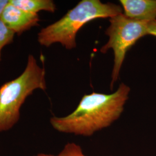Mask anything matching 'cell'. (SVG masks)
<instances>
[{"instance_id": "3957f363", "label": "cell", "mask_w": 156, "mask_h": 156, "mask_svg": "<svg viewBox=\"0 0 156 156\" xmlns=\"http://www.w3.org/2000/svg\"><path fill=\"white\" fill-rule=\"evenodd\" d=\"M46 89L45 69L30 55L22 73L0 87V132L10 129L18 122L21 106L34 91Z\"/></svg>"}, {"instance_id": "30bf717a", "label": "cell", "mask_w": 156, "mask_h": 156, "mask_svg": "<svg viewBox=\"0 0 156 156\" xmlns=\"http://www.w3.org/2000/svg\"><path fill=\"white\" fill-rule=\"evenodd\" d=\"M148 35L156 37V20L149 22Z\"/></svg>"}, {"instance_id": "52a82bcc", "label": "cell", "mask_w": 156, "mask_h": 156, "mask_svg": "<svg viewBox=\"0 0 156 156\" xmlns=\"http://www.w3.org/2000/svg\"><path fill=\"white\" fill-rule=\"evenodd\" d=\"M10 3L24 11L38 14L41 11L54 13L56 6L51 0H11Z\"/></svg>"}, {"instance_id": "8992f818", "label": "cell", "mask_w": 156, "mask_h": 156, "mask_svg": "<svg viewBox=\"0 0 156 156\" xmlns=\"http://www.w3.org/2000/svg\"><path fill=\"white\" fill-rule=\"evenodd\" d=\"M123 14L129 19L151 22L156 20V0H120Z\"/></svg>"}, {"instance_id": "277c9868", "label": "cell", "mask_w": 156, "mask_h": 156, "mask_svg": "<svg viewBox=\"0 0 156 156\" xmlns=\"http://www.w3.org/2000/svg\"><path fill=\"white\" fill-rule=\"evenodd\" d=\"M110 26L105 34L109 40L101 48L102 53L109 49L114 52V66L112 73L111 89L119 78L120 69L126 54L142 37L148 35L149 22L139 21L129 19L122 13L109 19Z\"/></svg>"}, {"instance_id": "6da1fadb", "label": "cell", "mask_w": 156, "mask_h": 156, "mask_svg": "<svg viewBox=\"0 0 156 156\" xmlns=\"http://www.w3.org/2000/svg\"><path fill=\"white\" fill-rule=\"evenodd\" d=\"M129 92L128 86L122 83L112 94H85L74 111L65 117H51L50 124L60 133L91 136L119 119Z\"/></svg>"}, {"instance_id": "5b68a950", "label": "cell", "mask_w": 156, "mask_h": 156, "mask_svg": "<svg viewBox=\"0 0 156 156\" xmlns=\"http://www.w3.org/2000/svg\"><path fill=\"white\" fill-rule=\"evenodd\" d=\"M6 26L15 34L20 35L34 26H39L38 14L22 10L9 2L1 17Z\"/></svg>"}, {"instance_id": "7a4b0ae2", "label": "cell", "mask_w": 156, "mask_h": 156, "mask_svg": "<svg viewBox=\"0 0 156 156\" xmlns=\"http://www.w3.org/2000/svg\"><path fill=\"white\" fill-rule=\"evenodd\" d=\"M122 7L100 0H82L60 20L42 28L38 34L40 45L61 44L66 49L76 48V36L82 27L94 19L112 18L123 13Z\"/></svg>"}, {"instance_id": "ba28073f", "label": "cell", "mask_w": 156, "mask_h": 156, "mask_svg": "<svg viewBox=\"0 0 156 156\" xmlns=\"http://www.w3.org/2000/svg\"><path fill=\"white\" fill-rule=\"evenodd\" d=\"M34 156H87L83 151L80 145L74 142H68L64 146L62 151L57 154L54 155L46 153H38Z\"/></svg>"}, {"instance_id": "8fae6325", "label": "cell", "mask_w": 156, "mask_h": 156, "mask_svg": "<svg viewBox=\"0 0 156 156\" xmlns=\"http://www.w3.org/2000/svg\"><path fill=\"white\" fill-rule=\"evenodd\" d=\"M10 1L8 0H0V18L2 16L3 12L5 10L6 6L9 4Z\"/></svg>"}, {"instance_id": "9c48e42d", "label": "cell", "mask_w": 156, "mask_h": 156, "mask_svg": "<svg viewBox=\"0 0 156 156\" xmlns=\"http://www.w3.org/2000/svg\"><path fill=\"white\" fill-rule=\"evenodd\" d=\"M15 34L0 18V62L1 61V50L6 45H9L13 42Z\"/></svg>"}]
</instances>
